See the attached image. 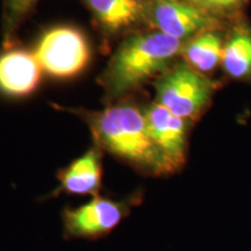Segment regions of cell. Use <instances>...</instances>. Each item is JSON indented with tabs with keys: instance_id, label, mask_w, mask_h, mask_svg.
Returning <instances> with one entry per match:
<instances>
[{
	"instance_id": "obj_5",
	"label": "cell",
	"mask_w": 251,
	"mask_h": 251,
	"mask_svg": "<svg viewBox=\"0 0 251 251\" xmlns=\"http://www.w3.org/2000/svg\"><path fill=\"white\" fill-rule=\"evenodd\" d=\"M128 200L96 197L85 205L62 213L64 240H98L107 236L129 215Z\"/></svg>"
},
{
	"instance_id": "obj_7",
	"label": "cell",
	"mask_w": 251,
	"mask_h": 251,
	"mask_svg": "<svg viewBox=\"0 0 251 251\" xmlns=\"http://www.w3.org/2000/svg\"><path fill=\"white\" fill-rule=\"evenodd\" d=\"M151 19L158 31L179 41L205 31L212 25L202 8L184 0H156Z\"/></svg>"
},
{
	"instance_id": "obj_9",
	"label": "cell",
	"mask_w": 251,
	"mask_h": 251,
	"mask_svg": "<svg viewBox=\"0 0 251 251\" xmlns=\"http://www.w3.org/2000/svg\"><path fill=\"white\" fill-rule=\"evenodd\" d=\"M101 157L97 149H90L83 156L59 171V191L75 196H97L101 187Z\"/></svg>"
},
{
	"instance_id": "obj_10",
	"label": "cell",
	"mask_w": 251,
	"mask_h": 251,
	"mask_svg": "<svg viewBox=\"0 0 251 251\" xmlns=\"http://www.w3.org/2000/svg\"><path fill=\"white\" fill-rule=\"evenodd\" d=\"M100 24L108 30H120L142 15L141 0H87Z\"/></svg>"
},
{
	"instance_id": "obj_8",
	"label": "cell",
	"mask_w": 251,
	"mask_h": 251,
	"mask_svg": "<svg viewBox=\"0 0 251 251\" xmlns=\"http://www.w3.org/2000/svg\"><path fill=\"white\" fill-rule=\"evenodd\" d=\"M41 69L33 52L11 50L0 55V92L9 97H24L40 83Z\"/></svg>"
},
{
	"instance_id": "obj_14",
	"label": "cell",
	"mask_w": 251,
	"mask_h": 251,
	"mask_svg": "<svg viewBox=\"0 0 251 251\" xmlns=\"http://www.w3.org/2000/svg\"><path fill=\"white\" fill-rule=\"evenodd\" d=\"M244 0H191L198 7L209 11H230L243 4Z\"/></svg>"
},
{
	"instance_id": "obj_3",
	"label": "cell",
	"mask_w": 251,
	"mask_h": 251,
	"mask_svg": "<svg viewBox=\"0 0 251 251\" xmlns=\"http://www.w3.org/2000/svg\"><path fill=\"white\" fill-rule=\"evenodd\" d=\"M41 69L56 78L79 75L90 61L85 36L74 27H55L41 37L33 52Z\"/></svg>"
},
{
	"instance_id": "obj_2",
	"label": "cell",
	"mask_w": 251,
	"mask_h": 251,
	"mask_svg": "<svg viewBox=\"0 0 251 251\" xmlns=\"http://www.w3.org/2000/svg\"><path fill=\"white\" fill-rule=\"evenodd\" d=\"M181 41L161 31L128 37L113 56L106 84L114 94L127 92L163 70L178 54Z\"/></svg>"
},
{
	"instance_id": "obj_6",
	"label": "cell",
	"mask_w": 251,
	"mask_h": 251,
	"mask_svg": "<svg viewBox=\"0 0 251 251\" xmlns=\"http://www.w3.org/2000/svg\"><path fill=\"white\" fill-rule=\"evenodd\" d=\"M152 143L165 163L169 175L179 170L186 159V124L159 103L143 112Z\"/></svg>"
},
{
	"instance_id": "obj_1",
	"label": "cell",
	"mask_w": 251,
	"mask_h": 251,
	"mask_svg": "<svg viewBox=\"0 0 251 251\" xmlns=\"http://www.w3.org/2000/svg\"><path fill=\"white\" fill-rule=\"evenodd\" d=\"M92 130L101 148L148 175H169L150 139L143 113L131 105H118L99 113Z\"/></svg>"
},
{
	"instance_id": "obj_11",
	"label": "cell",
	"mask_w": 251,
	"mask_h": 251,
	"mask_svg": "<svg viewBox=\"0 0 251 251\" xmlns=\"http://www.w3.org/2000/svg\"><path fill=\"white\" fill-rule=\"evenodd\" d=\"M224 46L215 31L205 30L185 46L184 56L188 64L200 72L214 70L222 61Z\"/></svg>"
},
{
	"instance_id": "obj_15",
	"label": "cell",
	"mask_w": 251,
	"mask_h": 251,
	"mask_svg": "<svg viewBox=\"0 0 251 251\" xmlns=\"http://www.w3.org/2000/svg\"><path fill=\"white\" fill-rule=\"evenodd\" d=\"M188 1H191V0H188Z\"/></svg>"
},
{
	"instance_id": "obj_12",
	"label": "cell",
	"mask_w": 251,
	"mask_h": 251,
	"mask_svg": "<svg viewBox=\"0 0 251 251\" xmlns=\"http://www.w3.org/2000/svg\"><path fill=\"white\" fill-rule=\"evenodd\" d=\"M222 64L229 76L243 78L251 74V33L240 29L224 47Z\"/></svg>"
},
{
	"instance_id": "obj_4",
	"label": "cell",
	"mask_w": 251,
	"mask_h": 251,
	"mask_svg": "<svg viewBox=\"0 0 251 251\" xmlns=\"http://www.w3.org/2000/svg\"><path fill=\"white\" fill-rule=\"evenodd\" d=\"M157 103L181 119L193 118L211 98L213 86L186 63L176 65L156 84Z\"/></svg>"
},
{
	"instance_id": "obj_13",
	"label": "cell",
	"mask_w": 251,
	"mask_h": 251,
	"mask_svg": "<svg viewBox=\"0 0 251 251\" xmlns=\"http://www.w3.org/2000/svg\"><path fill=\"white\" fill-rule=\"evenodd\" d=\"M34 1L35 0H5V25L7 29L6 35L8 36L11 30L14 29L19 19L30 8Z\"/></svg>"
}]
</instances>
